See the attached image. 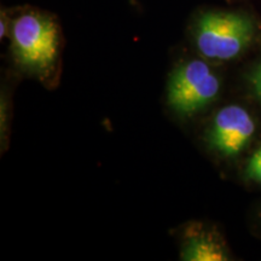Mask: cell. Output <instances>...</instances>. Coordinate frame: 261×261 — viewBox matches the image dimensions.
<instances>
[{"mask_svg": "<svg viewBox=\"0 0 261 261\" xmlns=\"http://www.w3.org/2000/svg\"><path fill=\"white\" fill-rule=\"evenodd\" d=\"M190 34L196 50L210 61L240 57L256 40L259 25L246 11L210 9L195 16Z\"/></svg>", "mask_w": 261, "mask_h": 261, "instance_id": "6da1fadb", "label": "cell"}, {"mask_svg": "<svg viewBox=\"0 0 261 261\" xmlns=\"http://www.w3.org/2000/svg\"><path fill=\"white\" fill-rule=\"evenodd\" d=\"M14 60L27 70L42 73L57 62L61 48V29L51 14L35 9L18 12L10 24Z\"/></svg>", "mask_w": 261, "mask_h": 261, "instance_id": "7a4b0ae2", "label": "cell"}, {"mask_svg": "<svg viewBox=\"0 0 261 261\" xmlns=\"http://www.w3.org/2000/svg\"><path fill=\"white\" fill-rule=\"evenodd\" d=\"M220 80L202 60H188L175 67L168 79L169 107L182 116L201 113L219 96Z\"/></svg>", "mask_w": 261, "mask_h": 261, "instance_id": "3957f363", "label": "cell"}, {"mask_svg": "<svg viewBox=\"0 0 261 261\" xmlns=\"http://www.w3.org/2000/svg\"><path fill=\"white\" fill-rule=\"evenodd\" d=\"M255 122L249 112L240 106H227L215 114L207 132V142L225 158H236L249 145Z\"/></svg>", "mask_w": 261, "mask_h": 261, "instance_id": "277c9868", "label": "cell"}, {"mask_svg": "<svg viewBox=\"0 0 261 261\" xmlns=\"http://www.w3.org/2000/svg\"><path fill=\"white\" fill-rule=\"evenodd\" d=\"M181 259L187 261H224L228 259L223 242L213 231L202 225L190 226L185 232Z\"/></svg>", "mask_w": 261, "mask_h": 261, "instance_id": "5b68a950", "label": "cell"}, {"mask_svg": "<svg viewBox=\"0 0 261 261\" xmlns=\"http://www.w3.org/2000/svg\"><path fill=\"white\" fill-rule=\"evenodd\" d=\"M246 177L261 184V146L254 152L246 167Z\"/></svg>", "mask_w": 261, "mask_h": 261, "instance_id": "8992f818", "label": "cell"}, {"mask_svg": "<svg viewBox=\"0 0 261 261\" xmlns=\"http://www.w3.org/2000/svg\"><path fill=\"white\" fill-rule=\"evenodd\" d=\"M249 83L252 85L254 92L261 99V62H259V64L250 73Z\"/></svg>", "mask_w": 261, "mask_h": 261, "instance_id": "52a82bcc", "label": "cell"}]
</instances>
